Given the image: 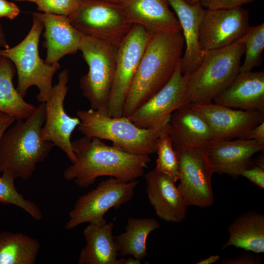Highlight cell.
<instances>
[{
  "instance_id": "6da1fadb",
  "label": "cell",
  "mask_w": 264,
  "mask_h": 264,
  "mask_svg": "<svg viewBox=\"0 0 264 264\" xmlns=\"http://www.w3.org/2000/svg\"><path fill=\"white\" fill-rule=\"evenodd\" d=\"M71 146L76 160L65 170L63 176L81 188L89 187L103 176L135 180L151 161L149 155L130 153L96 137L83 135L71 141Z\"/></svg>"
},
{
  "instance_id": "7a4b0ae2",
  "label": "cell",
  "mask_w": 264,
  "mask_h": 264,
  "mask_svg": "<svg viewBox=\"0 0 264 264\" xmlns=\"http://www.w3.org/2000/svg\"><path fill=\"white\" fill-rule=\"evenodd\" d=\"M184 44L181 31L153 35L127 95L123 116H130L169 82L181 61Z\"/></svg>"
},
{
  "instance_id": "3957f363",
  "label": "cell",
  "mask_w": 264,
  "mask_h": 264,
  "mask_svg": "<svg viewBox=\"0 0 264 264\" xmlns=\"http://www.w3.org/2000/svg\"><path fill=\"white\" fill-rule=\"evenodd\" d=\"M45 118V103H41L29 117L17 121L6 130L0 141V173L23 180L32 177L37 164L55 146L41 137Z\"/></svg>"
},
{
  "instance_id": "277c9868",
  "label": "cell",
  "mask_w": 264,
  "mask_h": 264,
  "mask_svg": "<svg viewBox=\"0 0 264 264\" xmlns=\"http://www.w3.org/2000/svg\"><path fill=\"white\" fill-rule=\"evenodd\" d=\"M78 130L83 135L108 140L130 153L149 155L156 153L158 138L168 132V121L153 128L142 129L128 117H110L90 109L77 111Z\"/></svg>"
},
{
  "instance_id": "5b68a950",
  "label": "cell",
  "mask_w": 264,
  "mask_h": 264,
  "mask_svg": "<svg viewBox=\"0 0 264 264\" xmlns=\"http://www.w3.org/2000/svg\"><path fill=\"white\" fill-rule=\"evenodd\" d=\"M244 51V44L239 41L205 50L200 65L188 75L183 105L212 102L240 72Z\"/></svg>"
},
{
  "instance_id": "8992f818",
  "label": "cell",
  "mask_w": 264,
  "mask_h": 264,
  "mask_svg": "<svg viewBox=\"0 0 264 264\" xmlns=\"http://www.w3.org/2000/svg\"><path fill=\"white\" fill-rule=\"evenodd\" d=\"M44 25L36 13L32 14V27L26 36L12 47L0 49V56L7 57L14 64L18 74L17 90L24 97L31 86L38 88V101L46 102L53 88L52 79L60 68L59 63H46L41 58L39 43Z\"/></svg>"
},
{
  "instance_id": "52a82bcc",
  "label": "cell",
  "mask_w": 264,
  "mask_h": 264,
  "mask_svg": "<svg viewBox=\"0 0 264 264\" xmlns=\"http://www.w3.org/2000/svg\"><path fill=\"white\" fill-rule=\"evenodd\" d=\"M118 46L83 35L79 50L88 66L80 80L84 96L91 109L108 115V104L115 75Z\"/></svg>"
},
{
  "instance_id": "ba28073f",
  "label": "cell",
  "mask_w": 264,
  "mask_h": 264,
  "mask_svg": "<svg viewBox=\"0 0 264 264\" xmlns=\"http://www.w3.org/2000/svg\"><path fill=\"white\" fill-rule=\"evenodd\" d=\"M138 183L136 180L126 182L112 177L101 181L95 188L78 198L69 213L65 229H72L86 222H106L105 214L110 209H118L129 201Z\"/></svg>"
},
{
  "instance_id": "9c48e42d",
  "label": "cell",
  "mask_w": 264,
  "mask_h": 264,
  "mask_svg": "<svg viewBox=\"0 0 264 264\" xmlns=\"http://www.w3.org/2000/svg\"><path fill=\"white\" fill-rule=\"evenodd\" d=\"M176 151L180 181L177 187L188 205L210 206L214 199L212 178L215 173L206 149L186 146Z\"/></svg>"
},
{
  "instance_id": "30bf717a",
  "label": "cell",
  "mask_w": 264,
  "mask_h": 264,
  "mask_svg": "<svg viewBox=\"0 0 264 264\" xmlns=\"http://www.w3.org/2000/svg\"><path fill=\"white\" fill-rule=\"evenodd\" d=\"M153 34L143 26L134 24L119 45L115 75L108 100V116H123L127 95Z\"/></svg>"
},
{
  "instance_id": "8fae6325",
  "label": "cell",
  "mask_w": 264,
  "mask_h": 264,
  "mask_svg": "<svg viewBox=\"0 0 264 264\" xmlns=\"http://www.w3.org/2000/svg\"><path fill=\"white\" fill-rule=\"evenodd\" d=\"M68 18L83 35L118 46L133 25L126 21L120 6L90 0H81L78 10Z\"/></svg>"
},
{
  "instance_id": "7c38bea8",
  "label": "cell",
  "mask_w": 264,
  "mask_h": 264,
  "mask_svg": "<svg viewBox=\"0 0 264 264\" xmlns=\"http://www.w3.org/2000/svg\"><path fill=\"white\" fill-rule=\"evenodd\" d=\"M69 70L65 69L58 76V82L52 88L51 96L45 102V118L41 129L43 139L52 142L66 154L72 163L76 160L70 137L80 123L77 117L66 112L64 103L68 88Z\"/></svg>"
},
{
  "instance_id": "4fadbf2b",
  "label": "cell",
  "mask_w": 264,
  "mask_h": 264,
  "mask_svg": "<svg viewBox=\"0 0 264 264\" xmlns=\"http://www.w3.org/2000/svg\"><path fill=\"white\" fill-rule=\"evenodd\" d=\"M250 26L248 11L242 6L207 9L199 28L200 46L204 51L228 46L241 38Z\"/></svg>"
},
{
  "instance_id": "5bb4252c",
  "label": "cell",
  "mask_w": 264,
  "mask_h": 264,
  "mask_svg": "<svg viewBox=\"0 0 264 264\" xmlns=\"http://www.w3.org/2000/svg\"><path fill=\"white\" fill-rule=\"evenodd\" d=\"M180 61L169 82L128 117L138 127L157 126L169 120L171 114L183 105L189 74L181 73Z\"/></svg>"
},
{
  "instance_id": "9a60e30c",
  "label": "cell",
  "mask_w": 264,
  "mask_h": 264,
  "mask_svg": "<svg viewBox=\"0 0 264 264\" xmlns=\"http://www.w3.org/2000/svg\"><path fill=\"white\" fill-rule=\"evenodd\" d=\"M189 105L204 117L216 141L245 138L251 129L264 121V112L235 109L212 102Z\"/></svg>"
},
{
  "instance_id": "2e32d148",
  "label": "cell",
  "mask_w": 264,
  "mask_h": 264,
  "mask_svg": "<svg viewBox=\"0 0 264 264\" xmlns=\"http://www.w3.org/2000/svg\"><path fill=\"white\" fill-rule=\"evenodd\" d=\"M145 179L146 193L157 216L167 222L183 221L189 205L173 179L155 168Z\"/></svg>"
},
{
  "instance_id": "e0dca14e",
  "label": "cell",
  "mask_w": 264,
  "mask_h": 264,
  "mask_svg": "<svg viewBox=\"0 0 264 264\" xmlns=\"http://www.w3.org/2000/svg\"><path fill=\"white\" fill-rule=\"evenodd\" d=\"M215 173L226 174L234 179L252 164V157L262 152L264 144L254 139L215 141L206 149Z\"/></svg>"
},
{
  "instance_id": "ac0fdd59",
  "label": "cell",
  "mask_w": 264,
  "mask_h": 264,
  "mask_svg": "<svg viewBox=\"0 0 264 264\" xmlns=\"http://www.w3.org/2000/svg\"><path fill=\"white\" fill-rule=\"evenodd\" d=\"M168 134L175 150L186 146L206 149L216 141L204 117L189 105H182L171 114Z\"/></svg>"
},
{
  "instance_id": "d6986e66",
  "label": "cell",
  "mask_w": 264,
  "mask_h": 264,
  "mask_svg": "<svg viewBox=\"0 0 264 264\" xmlns=\"http://www.w3.org/2000/svg\"><path fill=\"white\" fill-rule=\"evenodd\" d=\"M167 0H125L120 7L126 21L143 26L152 34L182 32Z\"/></svg>"
},
{
  "instance_id": "ffe728a7",
  "label": "cell",
  "mask_w": 264,
  "mask_h": 264,
  "mask_svg": "<svg viewBox=\"0 0 264 264\" xmlns=\"http://www.w3.org/2000/svg\"><path fill=\"white\" fill-rule=\"evenodd\" d=\"M175 11L184 38L185 50L180 61L182 74H190L200 65L204 57L199 43V31L205 9L198 3L191 5L184 0H167Z\"/></svg>"
},
{
  "instance_id": "44dd1931",
  "label": "cell",
  "mask_w": 264,
  "mask_h": 264,
  "mask_svg": "<svg viewBox=\"0 0 264 264\" xmlns=\"http://www.w3.org/2000/svg\"><path fill=\"white\" fill-rule=\"evenodd\" d=\"M213 101L233 109L264 112V71L239 72Z\"/></svg>"
},
{
  "instance_id": "7402d4cb",
  "label": "cell",
  "mask_w": 264,
  "mask_h": 264,
  "mask_svg": "<svg viewBox=\"0 0 264 264\" xmlns=\"http://www.w3.org/2000/svg\"><path fill=\"white\" fill-rule=\"evenodd\" d=\"M36 13L44 27L46 63H58L64 56L79 50L83 34L72 26L67 16Z\"/></svg>"
},
{
  "instance_id": "603a6c76",
  "label": "cell",
  "mask_w": 264,
  "mask_h": 264,
  "mask_svg": "<svg viewBox=\"0 0 264 264\" xmlns=\"http://www.w3.org/2000/svg\"><path fill=\"white\" fill-rule=\"evenodd\" d=\"M114 222L89 223L83 231L86 245L81 251L79 264H122L113 235Z\"/></svg>"
},
{
  "instance_id": "cb8c5ba5",
  "label": "cell",
  "mask_w": 264,
  "mask_h": 264,
  "mask_svg": "<svg viewBox=\"0 0 264 264\" xmlns=\"http://www.w3.org/2000/svg\"><path fill=\"white\" fill-rule=\"evenodd\" d=\"M229 237L222 246H230L259 254L264 252V215L248 211L237 218L228 226Z\"/></svg>"
},
{
  "instance_id": "d4e9b609",
  "label": "cell",
  "mask_w": 264,
  "mask_h": 264,
  "mask_svg": "<svg viewBox=\"0 0 264 264\" xmlns=\"http://www.w3.org/2000/svg\"><path fill=\"white\" fill-rule=\"evenodd\" d=\"M16 69L12 62L0 56V112L7 113L16 120L29 117L36 107L27 102L14 87Z\"/></svg>"
},
{
  "instance_id": "484cf974",
  "label": "cell",
  "mask_w": 264,
  "mask_h": 264,
  "mask_svg": "<svg viewBox=\"0 0 264 264\" xmlns=\"http://www.w3.org/2000/svg\"><path fill=\"white\" fill-rule=\"evenodd\" d=\"M159 227V222L154 218H129L126 231L114 237L119 255H130L140 261L144 259L148 255V237Z\"/></svg>"
},
{
  "instance_id": "4316f807",
  "label": "cell",
  "mask_w": 264,
  "mask_h": 264,
  "mask_svg": "<svg viewBox=\"0 0 264 264\" xmlns=\"http://www.w3.org/2000/svg\"><path fill=\"white\" fill-rule=\"evenodd\" d=\"M40 248L38 241L27 235L0 232V264H34Z\"/></svg>"
},
{
  "instance_id": "83f0119b",
  "label": "cell",
  "mask_w": 264,
  "mask_h": 264,
  "mask_svg": "<svg viewBox=\"0 0 264 264\" xmlns=\"http://www.w3.org/2000/svg\"><path fill=\"white\" fill-rule=\"evenodd\" d=\"M244 44L245 58L240 72L252 71L262 62L264 48V23L250 26L246 33L238 40Z\"/></svg>"
},
{
  "instance_id": "f1b7e54d",
  "label": "cell",
  "mask_w": 264,
  "mask_h": 264,
  "mask_svg": "<svg viewBox=\"0 0 264 264\" xmlns=\"http://www.w3.org/2000/svg\"><path fill=\"white\" fill-rule=\"evenodd\" d=\"M15 179L7 173H3L0 176V203L17 206L36 220H41L43 218L42 211L34 202L25 199L18 192L15 185Z\"/></svg>"
},
{
  "instance_id": "f546056e",
  "label": "cell",
  "mask_w": 264,
  "mask_h": 264,
  "mask_svg": "<svg viewBox=\"0 0 264 264\" xmlns=\"http://www.w3.org/2000/svg\"><path fill=\"white\" fill-rule=\"evenodd\" d=\"M156 153L157 158L154 168L169 176L175 182H177L178 180V161L168 132L163 133L158 138Z\"/></svg>"
},
{
  "instance_id": "4dcf8cb0",
  "label": "cell",
  "mask_w": 264,
  "mask_h": 264,
  "mask_svg": "<svg viewBox=\"0 0 264 264\" xmlns=\"http://www.w3.org/2000/svg\"><path fill=\"white\" fill-rule=\"evenodd\" d=\"M80 3V0H38L36 4L41 12L68 17L78 10Z\"/></svg>"
},
{
  "instance_id": "1f68e13d",
  "label": "cell",
  "mask_w": 264,
  "mask_h": 264,
  "mask_svg": "<svg viewBox=\"0 0 264 264\" xmlns=\"http://www.w3.org/2000/svg\"><path fill=\"white\" fill-rule=\"evenodd\" d=\"M240 176L245 177L261 188H264V167L252 162L249 167L241 172Z\"/></svg>"
},
{
  "instance_id": "d6a6232c",
  "label": "cell",
  "mask_w": 264,
  "mask_h": 264,
  "mask_svg": "<svg viewBox=\"0 0 264 264\" xmlns=\"http://www.w3.org/2000/svg\"><path fill=\"white\" fill-rule=\"evenodd\" d=\"M255 0H200L203 7L210 9L231 8L252 2Z\"/></svg>"
},
{
  "instance_id": "836d02e7",
  "label": "cell",
  "mask_w": 264,
  "mask_h": 264,
  "mask_svg": "<svg viewBox=\"0 0 264 264\" xmlns=\"http://www.w3.org/2000/svg\"><path fill=\"white\" fill-rule=\"evenodd\" d=\"M223 264H258L261 259L258 256L251 254H242L232 258H225L221 260Z\"/></svg>"
},
{
  "instance_id": "e575fe53",
  "label": "cell",
  "mask_w": 264,
  "mask_h": 264,
  "mask_svg": "<svg viewBox=\"0 0 264 264\" xmlns=\"http://www.w3.org/2000/svg\"><path fill=\"white\" fill-rule=\"evenodd\" d=\"M20 12L19 7L14 2L7 0H0V19L6 18L13 20Z\"/></svg>"
},
{
  "instance_id": "d590c367",
  "label": "cell",
  "mask_w": 264,
  "mask_h": 264,
  "mask_svg": "<svg viewBox=\"0 0 264 264\" xmlns=\"http://www.w3.org/2000/svg\"><path fill=\"white\" fill-rule=\"evenodd\" d=\"M245 138L254 139L264 144V121L251 129L246 134Z\"/></svg>"
},
{
  "instance_id": "8d00e7d4",
  "label": "cell",
  "mask_w": 264,
  "mask_h": 264,
  "mask_svg": "<svg viewBox=\"0 0 264 264\" xmlns=\"http://www.w3.org/2000/svg\"><path fill=\"white\" fill-rule=\"evenodd\" d=\"M16 120L12 116L2 112H0V141L6 130Z\"/></svg>"
},
{
  "instance_id": "74e56055",
  "label": "cell",
  "mask_w": 264,
  "mask_h": 264,
  "mask_svg": "<svg viewBox=\"0 0 264 264\" xmlns=\"http://www.w3.org/2000/svg\"><path fill=\"white\" fill-rule=\"evenodd\" d=\"M220 259L219 255H211L209 257L198 262L197 264H212L218 261Z\"/></svg>"
},
{
  "instance_id": "f35d334b",
  "label": "cell",
  "mask_w": 264,
  "mask_h": 264,
  "mask_svg": "<svg viewBox=\"0 0 264 264\" xmlns=\"http://www.w3.org/2000/svg\"><path fill=\"white\" fill-rule=\"evenodd\" d=\"M0 47L7 48L9 47L8 44L6 39L5 36L3 32L2 26L0 23Z\"/></svg>"
},
{
  "instance_id": "ab89813d",
  "label": "cell",
  "mask_w": 264,
  "mask_h": 264,
  "mask_svg": "<svg viewBox=\"0 0 264 264\" xmlns=\"http://www.w3.org/2000/svg\"><path fill=\"white\" fill-rule=\"evenodd\" d=\"M90 0L104 3H107L114 5L120 6L125 0Z\"/></svg>"
},
{
  "instance_id": "60d3db41",
  "label": "cell",
  "mask_w": 264,
  "mask_h": 264,
  "mask_svg": "<svg viewBox=\"0 0 264 264\" xmlns=\"http://www.w3.org/2000/svg\"><path fill=\"white\" fill-rule=\"evenodd\" d=\"M141 264V261L137 260L135 258L129 257L127 259H123L122 261V264Z\"/></svg>"
},
{
  "instance_id": "b9f144b4",
  "label": "cell",
  "mask_w": 264,
  "mask_h": 264,
  "mask_svg": "<svg viewBox=\"0 0 264 264\" xmlns=\"http://www.w3.org/2000/svg\"><path fill=\"white\" fill-rule=\"evenodd\" d=\"M187 3L191 5H195L200 2V0H184Z\"/></svg>"
},
{
  "instance_id": "7bdbcfd3",
  "label": "cell",
  "mask_w": 264,
  "mask_h": 264,
  "mask_svg": "<svg viewBox=\"0 0 264 264\" xmlns=\"http://www.w3.org/2000/svg\"><path fill=\"white\" fill-rule=\"evenodd\" d=\"M14 0L18 1H30V2H34L36 3V2H37L38 0Z\"/></svg>"
}]
</instances>
